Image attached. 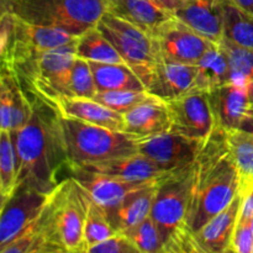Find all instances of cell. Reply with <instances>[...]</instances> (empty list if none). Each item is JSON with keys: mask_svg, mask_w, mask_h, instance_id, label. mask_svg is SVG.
Returning a JSON list of instances; mask_svg holds the SVG:
<instances>
[{"mask_svg": "<svg viewBox=\"0 0 253 253\" xmlns=\"http://www.w3.org/2000/svg\"><path fill=\"white\" fill-rule=\"evenodd\" d=\"M31 96L30 120L12 133L17 157V185L49 194L59 184V172L64 167L68 169L66 138L58 110L47 101Z\"/></svg>", "mask_w": 253, "mask_h": 253, "instance_id": "1", "label": "cell"}, {"mask_svg": "<svg viewBox=\"0 0 253 253\" xmlns=\"http://www.w3.org/2000/svg\"><path fill=\"white\" fill-rule=\"evenodd\" d=\"M239 194L240 174L227 143L226 131L216 127L205 140L194 162L188 229L195 234L211 217L229 207Z\"/></svg>", "mask_w": 253, "mask_h": 253, "instance_id": "2", "label": "cell"}, {"mask_svg": "<svg viewBox=\"0 0 253 253\" xmlns=\"http://www.w3.org/2000/svg\"><path fill=\"white\" fill-rule=\"evenodd\" d=\"M86 209L88 194L71 175L59 182L48 194L37 222L58 253L86 252L84 240Z\"/></svg>", "mask_w": 253, "mask_h": 253, "instance_id": "3", "label": "cell"}, {"mask_svg": "<svg viewBox=\"0 0 253 253\" xmlns=\"http://www.w3.org/2000/svg\"><path fill=\"white\" fill-rule=\"evenodd\" d=\"M1 10L37 26L81 36L100 21L106 0H1Z\"/></svg>", "mask_w": 253, "mask_h": 253, "instance_id": "4", "label": "cell"}, {"mask_svg": "<svg viewBox=\"0 0 253 253\" xmlns=\"http://www.w3.org/2000/svg\"><path fill=\"white\" fill-rule=\"evenodd\" d=\"M61 123L68 153V169L138 152L140 138L125 131H115L62 115Z\"/></svg>", "mask_w": 253, "mask_h": 253, "instance_id": "5", "label": "cell"}, {"mask_svg": "<svg viewBox=\"0 0 253 253\" xmlns=\"http://www.w3.org/2000/svg\"><path fill=\"white\" fill-rule=\"evenodd\" d=\"M76 57L77 40L41 52L10 69L27 93L54 106L62 96H72L71 77Z\"/></svg>", "mask_w": 253, "mask_h": 253, "instance_id": "6", "label": "cell"}, {"mask_svg": "<svg viewBox=\"0 0 253 253\" xmlns=\"http://www.w3.org/2000/svg\"><path fill=\"white\" fill-rule=\"evenodd\" d=\"M78 39L61 30L37 26L1 10L0 16V56L1 66L9 68L41 52L71 43Z\"/></svg>", "mask_w": 253, "mask_h": 253, "instance_id": "7", "label": "cell"}, {"mask_svg": "<svg viewBox=\"0 0 253 253\" xmlns=\"http://www.w3.org/2000/svg\"><path fill=\"white\" fill-rule=\"evenodd\" d=\"M194 184V163L161 179L150 216L157 225L163 246L175 235L189 230L188 209Z\"/></svg>", "mask_w": 253, "mask_h": 253, "instance_id": "8", "label": "cell"}, {"mask_svg": "<svg viewBox=\"0 0 253 253\" xmlns=\"http://www.w3.org/2000/svg\"><path fill=\"white\" fill-rule=\"evenodd\" d=\"M96 26L110 40L147 89L156 64L160 61L152 37L108 10L104 12Z\"/></svg>", "mask_w": 253, "mask_h": 253, "instance_id": "9", "label": "cell"}, {"mask_svg": "<svg viewBox=\"0 0 253 253\" xmlns=\"http://www.w3.org/2000/svg\"><path fill=\"white\" fill-rule=\"evenodd\" d=\"M166 104L172 121V132L205 141L216 128L208 91L193 89Z\"/></svg>", "mask_w": 253, "mask_h": 253, "instance_id": "10", "label": "cell"}, {"mask_svg": "<svg viewBox=\"0 0 253 253\" xmlns=\"http://www.w3.org/2000/svg\"><path fill=\"white\" fill-rule=\"evenodd\" d=\"M48 194L26 185H17L15 192L1 202L0 250L26 231L41 215Z\"/></svg>", "mask_w": 253, "mask_h": 253, "instance_id": "11", "label": "cell"}, {"mask_svg": "<svg viewBox=\"0 0 253 253\" xmlns=\"http://www.w3.org/2000/svg\"><path fill=\"white\" fill-rule=\"evenodd\" d=\"M153 41L160 58L185 64H197L212 44L175 16L163 24Z\"/></svg>", "mask_w": 253, "mask_h": 253, "instance_id": "12", "label": "cell"}, {"mask_svg": "<svg viewBox=\"0 0 253 253\" xmlns=\"http://www.w3.org/2000/svg\"><path fill=\"white\" fill-rule=\"evenodd\" d=\"M205 141L194 140L167 131L138 140V152L152 160L167 172L193 165Z\"/></svg>", "mask_w": 253, "mask_h": 253, "instance_id": "13", "label": "cell"}, {"mask_svg": "<svg viewBox=\"0 0 253 253\" xmlns=\"http://www.w3.org/2000/svg\"><path fill=\"white\" fill-rule=\"evenodd\" d=\"M71 177H73L84 188L89 197L105 209L106 212L115 209L130 193L156 182H126L118 178L109 177L84 167L69 168ZM160 180V179H157Z\"/></svg>", "mask_w": 253, "mask_h": 253, "instance_id": "14", "label": "cell"}, {"mask_svg": "<svg viewBox=\"0 0 253 253\" xmlns=\"http://www.w3.org/2000/svg\"><path fill=\"white\" fill-rule=\"evenodd\" d=\"M32 96L24 89L16 74L1 66L0 76V130L17 132L30 120Z\"/></svg>", "mask_w": 253, "mask_h": 253, "instance_id": "15", "label": "cell"}, {"mask_svg": "<svg viewBox=\"0 0 253 253\" xmlns=\"http://www.w3.org/2000/svg\"><path fill=\"white\" fill-rule=\"evenodd\" d=\"M197 79V64L160 58L147 85V91L163 101H169L193 90Z\"/></svg>", "mask_w": 253, "mask_h": 253, "instance_id": "16", "label": "cell"}, {"mask_svg": "<svg viewBox=\"0 0 253 253\" xmlns=\"http://www.w3.org/2000/svg\"><path fill=\"white\" fill-rule=\"evenodd\" d=\"M242 200L244 195L240 193L229 207L211 217L202 229L195 232L200 253L231 252L232 236L241 211Z\"/></svg>", "mask_w": 253, "mask_h": 253, "instance_id": "17", "label": "cell"}, {"mask_svg": "<svg viewBox=\"0 0 253 253\" xmlns=\"http://www.w3.org/2000/svg\"><path fill=\"white\" fill-rule=\"evenodd\" d=\"M208 93L216 127L224 131L237 130L251 104L250 88L230 82Z\"/></svg>", "mask_w": 253, "mask_h": 253, "instance_id": "18", "label": "cell"}, {"mask_svg": "<svg viewBox=\"0 0 253 253\" xmlns=\"http://www.w3.org/2000/svg\"><path fill=\"white\" fill-rule=\"evenodd\" d=\"M86 169L118 178L126 182H151V180L162 179L172 172L162 169L152 160L137 152L135 155L124 156V157L113 158L104 162L84 166ZM174 172V170H173Z\"/></svg>", "mask_w": 253, "mask_h": 253, "instance_id": "19", "label": "cell"}, {"mask_svg": "<svg viewBox=\"0 0 253 253\" xmlns=\"http://www.w3.org/2000/svg\"><path fill=\"white\" fill-rule=\"evenodd\" d=\"M173 15L211 43L219 44L224 39L219 0H189Z\"/></svg>", "mask_w": 253, "mask_h": 253, "instance_id": "20", "label": "cell"}, {"mask_svg": "<svg viewBox=\"0 0 253 253\" xmlns=\"http://www.w3.org/2000/svg\"><path fill=\"white\" fill-rule=\"evenodd\" d=\"M62 116L78 119L115 131H124V115L99 103L95 99L82 96H62L54 103Z\"/></svg>", "mask_w": 253, "mask_h": 253, "instance_id": "21", "label": "cell"}, {"mask_svg": "<svg viewBox=\"0 0 253 253\" xmlns=\"http://www.w3.org/2000/svg\"><path fill=\"white\" fill-rule=\"evenodd\" d=\"M108 11L131 22L152 39L163 24L174 16L155 0H111L108 2Z\"/></svg>", "mask_w": 253, "mask_h": 253, "instance_id": "22", "label": "cell"}, {"mask_svg": "<svg viewBox=\"0 0 253 253\" xmlns=\"http://www.w3.org/2000/svg\"><path fill=\"white\" fill-rule=\"evenodd\" d=\"M124 115V131L137 138L150 137L170 131L169 110L166 101L146 103Z\"/></svg>", "mask_w": 253, "mask_h": 253, "instance_id": "23", "label": "cell"}, {"mask_svg": "<svg viewBox=\"0 0 253 253\" xmlns=\"http://www.w3.org/2000/svg\"><path fill=\"white\" fill-rule=\"evenodd\" d=\"M160 182L161 179L156 180L130 193L115 209L108 212L111 225L116 231H125L150 216Z\"/></svg>", "mask_w": 253, "mask_h": 253, "instance_id": "24", "label": "cell"}, {"mask_svg": "<svg viewBox=\"0 0 253 253\" xmlns=\"http://www.w3.org/2000/svg\"><path fill=\"white\" fill-rule=\"evenodd\" d=\"M231 82L229 59L221 44L212 43L197 63L194 89L210 91Z\"/></svg>", "mask_w": 253, "mask_h": 253, "instance_id": "25", "label": "cell"}, {"mask_svg": "<svg viewBox=\"0 0 253 253\" xmlns=\"http://www.w3.org/2000/svg\"><path fill=\"white\" fill-rule=\"evenodd\" d=\"M98 91L147 90L140 77L126 63L88 61Z\"/></svg>", "mask_w": 253, "mask_h": 253, "instance_id": "26", "label": "cell"}, {"mask_svg": "<svg viewBox=\"0 0 253 253\" xmlns=\"http://www.w3.org/2000/svg\"><path fill=\"white\" fill-rule=\"evenodd\" d=\"M222 14L224 39L253 49V15L232 0H219Z\"/></svg>", "mask_w": 253, "mask_h": 253, "instance_id": "27", "label": "cell"}, {"mask_svg": "<svg viewBox=\"0 0 253 253\" xmlns=\"http://www.w3.org/2000/svg\"><path fill=\"white\" fill-rule=\"evenodd\" d=\"M227 143L240 174V193L253 189V133L240 128L226 131Z\"/></svg>", "mask_w": 253, "mask_h": 253, "instance_id": "28", "label": "cell"}, {"mask_svg": "<svg viewBox=\"0 0 253 253\" xmlns=\"http://www.w3.org/2000/svg\"><path fill=\"white\" fill-rule=\"evenodd\" d=\"M77 56L86 61L103 62V63H126L115 46L98 29V26L91 27L78 36Z\"/></svg>", "mask_w": 253, "mask_h": 253, "instance_id": "29", "label": "cell"}, {"mask_svg": "<svg viewBox=\"0 0 253 253\" xmlns=\"http://www.w3.org/2000/svg\"><path fill=\"white\" fill-rule=\"evenodd\" d=\"M17 157L12 133L0 130V195L6 200L17 188Z\"/></svg>", "mask_w": 253, "mask_h": 253, "instance_id": "30", "label": "cell"}, {"mask_svg": "<svg viewBox=\"0 0 253 253\" xmlns=\"http://www.w3.org/2000/svg\"><path fill=\"white\" fill-rule=\"evenodd\" d=\"M220 44L229 59L232 83L247 86L251 90L253 84V49L232 43L225 39H222Z\"/></svg>", "mask_w": 253, "mask_h": 253, "instance_id": "31", "label": "cell"}, {"mask_svg": "<svg viewBox=\"0 0 253 253\" xmlns=\"http://www.w3.org/2000/svg\"><path fill=\"white\" fill-rule=\"evenodd\" d=\"M116 232L118 231L111 225L105 209L100 207L98 203L94 202L88 195V209H86L85 226H84V240H85L86 252H88L89 247L109 239Z\"/></svg>", "mask_w": 253, "mask_h": 253, "instance_id": "32", "label": "cell"}, {"mask_svg": "<svg viewBox=\"0 0 253 253\" xmlns=\"http://www.w3.org/2000/svg\"><path fill=\"white\" fill-rule=\"evenodd\" d=\"M93 99L120 114L127 113V111L132 110V109L137 108L142 104L161 100L147 90L98 91Z\"/></svg>", "mask_w": 253, "mask_h": 253, "instance_id": "33", "label": "cell"}, {"mask_svg": "<svg viewBox=\"0 0 253 253\" xmlns=\"http://www.w3.org/2000/svg\"><path fill=\"white\" fill-rule=\"evenodd\" d=\"M0 253H58V251L48 241L36 220L11 244L0 250Z\"/></svg>", "mask_w": 253, "mask_h": 253, "instance_id": "34", "label": "cell"}, {"mask_svg": "<svg viewBox=\"0 0 253 253\" xmlns=\"http://www.w3.org/2000/svg\"><path fill=\"white\" fill-rule=\"evenodd\" d=\"M121 232L133 242L140 253H163L162 237L151 216Z\"/></svg>", "mask_w": 253, "mask_h": 253, "instance_id": "35", "label": "cell"}, {"mask_svg": "<svg viewBox=\"0 0 253 253\" xmlns=\"http://www.w3.org/2000/svg\"><path fill=\"white\" fill-rule=\"evenodd\" d=\"M71 90L72 96L91 99L98 93L90 64L86 59L81 58L78 56L74 59L73 69H72Z\"/></svg>", "mask_w": 253, "mask_h": 253, "instance_id": "36", "label": "cell"}, {"mask_svg": "<svg viewBox=\"0 0 253 253\" xmlns=\"http://www.w3.org/2000/svg\"><path fill=\"white\" fill-rule=\"evenodd\" d=\"M89 253H140L133 242L123 232H116L88 249Z\"/></svg>", "mask_w": 253, "mask_h": 253, "instance_id": "37", "label": "cell"}, {"mask_svg": "<svg viewBox=\"0 0 253 253\" xmlns=\"http://www.w3.org/2000/svg\"><path fill=\"white\" fill-rule=\"evenodd\" d=\"M240 216V215H239ZM253 250V227L252 221L239 217L231 242V252L252 253Z\"/></svg>", "mask_w": 253, "mask_h": 253, "instance_id": "38", "label": "cell"}, {"mask_svg": "<svg viewBox=\"0 0 253 253\" xmlns=\"http://www.w3.org/2000/svg\"><path fill=\"white\" fill-rule=\"evenodd\" d=\"M244 220H249L252 221L253 217V189L251 192L247 193L244 195V200H242V207L241 211H240V216Z\"/></svg>", "mask_w": 253, "mask_h": 253, "instance_id": "39", "label": "cell"}, {"mask_svg": "<svg viewBox=\"0 0 253 253\" xmlns=\"http://www.w3.org/2000/svg\"><path fill=\"white\" fill-rule=\"evenodd\" d=\"M239 128L242 131H246V132L253 133V115L247 114V115L242 119Z\"/></svg>", "mask_w": 253, "mask_h": 253, "instance_id": "40", "label": "cell"}, {"mask_svg": "<svg viewBox=\"0 0 253 253\" xmlns=\"http://www.w3.org/2000/svg\"><path fill=\"white\" fill-rule=\"evenodd\" d=\"M232 1L236 2L239 6H241L242 9H245L250 14L253 15V0H232Z\"/></svg>", "mask_w": 253, "mask_h": 253, "instance_id": "41", "label": "cell"}, {"mask_svg": "<svg viewBox=\"0 0 253 253\" xmlns=\"http://www.w3.org/2000/svg\"><path fill=\"white\" fill-rule=\"evenodd\" d=\"M250 101H251V104L253 105V84L251 86V90H250Z\"/></svg>", "mask_w": 253, "mask_h": 253, "instance_id": "42", "label": "cell"}, {"mask_svg": "<svg viewBox=\"0 0 253 253\" xmlns=\"http://www.w3.org/2000/svg\"><path fill=\"white\" fill-rule=\"evenodd\" d=\"M247 114H250V115H253V105H252V104H250L249 109H247Z\"/></svg>", "mask_w": 253, "mask_h": 253, "instance_id": "43", "label": "cell"}, {"mask_svg": "<svg viewBox=\"0 0 253 253\" xmlns=\"http://www.w3.org/2000/svg\"><path fill=\"white\" fill-rule=\"evenodd\" d=\"M252 227H253V217H252Z\"/></svg>", "mask_w": 253, "mask_h": 253, "instance_id": "44", "label": "cell"}, {"mask_svg": "<svg viewBox=\"0 0 253 253\" xmlns=\"http://www.w3.org/2000/svg\"><path fill=\"white\" fill-rule=\"evenodd\" d=\"M106 1H108V2H110V1H111V0H106Z\"/></svg>", "mask_w": 253, "mask_h": 253, "instance_id": "45", "label": "cell"}, {"mask_svg": "<svg viewBox=\"0 0 253 253\" xmlns=\"http://www.w3.org/2000/svg\"><path fill=\"white\" fill-rule=\"evenodd\" d=\"M252 253H253V250H252Z\"/></svg>", "mask_w": 253, "mask_h": 253, "instance_id": "46", "label": "cell"}]
</instances>
